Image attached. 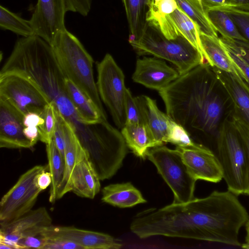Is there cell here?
I'll return each mask as SVG.
<instances>
[{
	"instance_id": "obj_1",
	"label": "cell",
	"mask_w": 249,
	"mask_h": 249,
	"mask_svg": "<svg viewBox=\"0 0 249 249\" xmlns=\"http://www.w3.org/2000/svg\"><path fill=\"white\" fill-rule=\"evenodd\" d=\"M159 93L166 114L196 143L215 147L219 128L234 112L228 93L208 62L182 74ZM211 150V149H210Z\"/></svg>"
},
{
	"instance_id": "obj_2",
	"label": "cell",
	"mask_w": 249,
	"mask_h": 249,
	"mask_svg": "<svg viewBox=\"0 0 249 249\" xmlns=\"http://www.w3.org/2000/svg\"><path fill=\"white\" fill-rule=\"evenodd\" d=\"M51 45L66 77L93 102L103 119L107 120L94 78V61L83 44L66 29Z\"/></svg>"
},
{
	"instance_id": "obj_3",
	"label": "cell",
	"mask_w": 249,
	"mask_h": 249,
	"mask_svg": "<svg viewBox=\"0 0 249 249\" xmlns=\"http://www.w3.org/2000/svg\"><path fill=\"white\" fill-rule=\"evenodd\" d=\"M232 114L224 120L219 128L215 149L228 190L238 196L246 195L249 188V160L242 139L232 122Z\"/></svg>"
},
{
	"instance_id": "obj_4",
	"label": "cell",
	"mask_w": 249,
	"mask_h": 249,
	"mask_svg": "<svg viewBox=\"0 0 249 249\" xmlns=\"http://www.w3.org/2000/svg\"><path fill=\"white\" fill-rule=\"evenodd\" d=\"M129 42L139 55H152L173 64L180 76L206 62L198 51L184 37H165L153 26H148L138 38Z\"/></svg>"
},
{
	"instance_id": "obj_5",
	"label": "cell",
	"mask_w": 249,
	"mask_h": 249,
	"mask_svg": "<svg viewBox=\"0 0 249 249\" xmlns=\"http://www.w3.org/2000/svg\"><path fill=\"white\" fill-rule=\"evenodd\" d=\"M146 157L156 166L158 173L171 189L174 203L188 202L195 198L196 180L189 173L179 152L163 145L149 148Z\"/></svg>"
},
{
	"instance_id": "obj_6",
	"label": "cell",
	"mask_w": 249,
	"mask_h": 249,
	"mask_svg": "<svg viewBox=\"0 0 249 249\" xmlns=\"http://www.w3.org/2000/svg\"><path fill=\"white\" fill-rule=\"evenodd\" d=\"M98 92L108 108L116 126L122 129L126 121L125 110L124 75L109 53L97 65Z\"/></svg>"
},
{
	"instance_id": "obj_7",
	"label": "cell",
	"mask_w": 249,
	"mask_h": 249,
	"mask_svg": "<svg viewBox=\"0 0 249 249\" xmlns=\"http://www.w3.org/2000/svg\"><path fill=\"white\" fill-rule=\"evenodd\" d=\"M48 165H36L20 176L0 201V223L17 219L31 211L42 191L36 183V177Z\"/></svg>"
},
{
	"instance_id": "obj_8",
	"label": "cell",
	"mask_w": 249,
	"mask_h": 249,
	"mask_svg": "<svg viewBox=\"0 0 249 249\" xmlns=\"http://www.w3.org/2000/svg\"><path fill=\"white\" fill-rule=\"evenodd\" d=\"M0 99L23 115L31 112L41 115L50 103L36 85L16 73L0 74Z\"/></svg>"
},
{
	"instance_id": "obj_9",
	"label": "cell",
	"mask_w": 249,
	"mask_h": 249,
	"mask_svg": "<svg viewBox=\"0 0 249 249\" xmlns=\"http://www.w3.org/2000/svg\"><path fill=\"white\" fill-rule=\"evenodd\" d=\"M52 225V219L46 208L32 210L17 219L0 223V241L19 249L18 242L20 239L41 233Z\"/></svg>"
},
{
	"instance_id": "obj_10",
	"label": "cell",
	"mask_w": 249,
	"mask_h": 249,
	"mask_svg": "<svg viewBox=\"0 0 249 249\" xmlns=\"http://www.w3.org/2000/svg\"><path fill=\"white\" fill-rule=\"evenodd\" d=\"M65 0H37L30 22L35 35L50 45L57 35L66 29Z\"/></svg>"
},
{
	"instance_id": "obj_11",
	"label": "cell",
	"mask_w": 249,
	"mask_h": 249,
	"mask_svg": "<svg viewBox=\"0 0 249 249\" xmlns=\"http://www.w3.org/2000/svg\"><path fill=\"white\" fill-rule=\"evenodd\" d=\"M192 176L196 180L217 183L223 178L221 164L215 153L199 145L193 147L177 146Z\"/></svg>"
},
{
	"instance_id": "obj_12",
	"label": "cell",
	"mask_w": 249,
	"mask_h": 249,
	"mask_svg": "<svg viewBox=\"0 0 249 249\" xmlns=\"http://www.w3.org/2000/svg\"><path fill=\"white\" fill-rule=\"evenodd\" d=\"M41 234L47 238L71 241L81 246L83 249H119L123 246L121 241L108 234L72 226L52 225L46 228Z\"/></svg>"
},
{
	"instance_id": "obj_13",
	"label": "cell",
	"mask_w": 249,
	"mask_h": 249,
	"mask_svg": "<svg viewBox=\"0 0 249 249\" xmlns=\"http://www.w3.org/2000/svg\"><path fill=\"white\" fill-rule=\"evenodd\" d=\"M180 76L177 70L157 57L138 59L132 78L134 82L158 91L167 87Z\"/></svg>"
},
{
	"instance_id": "obj_14",
	"label": "cell",
	"mask_w": 249,
	"mask_h": 249,
	"mask_svg": "<svg viewBox=\"0 0 249 249\" xmlns=\"http://www.w3.org/2000/svg\"><path fill=\"white\" fill-rule=\"evenodd\" d=\"M24 115L7 101L0 99V147L31 148L32 142L24 135Z\"/></svg>"
},
{
	"instance_id": "obj_15",
	"label": "cell",
	"mask_w": 249,
	"mask_h": 249,
	"mask_svg": "<svg viewBox=\"0 0 249 249\" xmlns=\"http://www.w3.org/2000/svg\"><path fill=\"white\" fill-rule=\"evenodd\" d=\"M142 123L153 139L160 146L167 142L171 118L160 111L156 101L146 95L136 97Z\"/></svg>"
},
{
	"instance_id": "obj_16",
	"label": "cell",
	"mask_w": 249,
	"mask_h": 249,
	"mask_svg": "<svg viewBox=\"0 0 249 249\" xmlns=\"http://www.w3.org/2000/svg\"><path fill=\"white\" fill-rule=\"evenodd\" d=\"M212 68L232 101L234 113L249 125V92L245 82L240 76Z\"/></svg>"
},
{
	"instance_id": "obj_17",
	"label": "cell",
	"mask_w": 249,
	"mask_h": 249,
	"mask_svg": "<svg viewBox=\"0 0 249 249\" xmlns=\"http://www.w3.org/2000/svg\"><path fill=\"white\" fill-rule=\"evenodd\" d=\"M65 134V173L58 192V199L71 192V177L75 166L87 156L74 131L63 118Z\"/></svg>"
},
{
	"instance_id": "obj_18",
	"label": "cell",
	"mask_w": 249,
	"mask_h": 249,
	"mask_svg": "<svg viewBox=\"0 0 249 249\" xmlns=\"http://www.w3.org/2000/svg\"><path fill=\"white\" fill-rule=\"evenodd\" d=\"M100 181L86 156L73 169L71 177V192L81 197L93 199L100 190Z\"/></svg>"
},
{
	"instance_id": "obj_19",
	"label": "cell",
	"mask_w": 249,
	"mask_h": 249,
	"mask_svg": "<svg viewBox=\"0 0 249 249\" xmlns=\"http://www.w3.org/2000/svg\"><path fill=\"white\" fill-rule=\"evenodd\" d=\"M178 7L176 0H151L148 4L146 21L165 37L173 39L179 36L169 15Z\"/></svg>"
},
{
	"instance_id": "obj_20",
	"label": "cell",
	"mask_w": 249,
	"mask_h": 249,
	"mask_svg": "<svg viewBox=\"0 0 249 249\" xmlns=\"http://www.w3.org/2000/svg\"><path fill=\"white\" fill-rule=\"evenodd\" d=\"M200 39L205 59L211 67L240 76L218 36H210L200 33Z\"/></svg>"
},
{
	"instance_id": "obj_21",
	"label": "cell",
	"mask_w": 249,
	"mask_h": 249,
	"mask_svg": "<svg viewBox=\"0 0 249 249\" xmlns=\"http://www.w3.org/2000/svg\"><path fill=\"white\" fill-rule=\"evenodd\" d=\"M102 201L119 208H129L145 203L141 192L130 182L110 184L102 190Z\"/></svg>"
},
{
	"instance_id": "obj_22",
	"label": "cell",
	"mask_w": 249,
	"mask_h": 249,
	"mask_svg": "<svg viewBox=\"0 0 249 249\" xmlns=\"http://www.w3.org/2000/svg\"><path fill=\"white\" fill-rule=\"evenodd\" d=\"M67 93L75 108L82 123L96 124L103 120L101 113L93 102L70 79L66 78Z\"/></svg>"
},
{
	"instance_id": "obj_23",
	"label": "cell",
	"mask_w": 249,
	"mask_h": 249,
	"mask_svg": "<svg viewBox=\"0 0 249 249\" xmlns=\"http://www.w3.org/2000/svg\"><path fill=\"white\" fill-rule=\"evenodd\" d=\"M121 129L127 147L140 158L144 159L149 148L160 146L143 124H126Z\"/></svg>"
},
{
	"instance_id": "obj_24",
	"label": "cell",
	"mask_w": 249,
	"mask_h": 249,
	"mask_svg": "<svg viewBox=\"0 0 249 249\" xmlns=\"http://www.w3.org/2000/svg\"><path fill=\"white\" fill-rule=\"evenodd\" d=\"M128 23L129 39L139 38L145 31L148 23L146 14L148 4L151 0H122Z\"/></svg>"
},
{
	"instance_id": "obj_25",
	"label": "cell",
	"mask_w": 249,
	"mask_h": 249,
	"mask_svg": "<svg viewBox=\"0 0 249 249\" xmlns=\"http://www.w3.org/2000/svg\"><path fill=\"white\" fill-rule=\"evenodd\" d=\"M46 145L48 161V169L52 177L49 200L50 203H53L58 200V189L64 176L65 162L53 138Z\"/></svg>"
},
{
	"instance_id": "obj_26",
	"label": "cell",
	"mask_w": 249,
	"mask_h": 249,
	"mask_svg": "<svg viewBox=\"0 0 249 249\" xmlns=\"http://www.w3.org/2000/svg\"><path fill=\"white\" fill-rule=\"evenodd\" d=\"M178 7L198 26L200 33L218 36L200 0H176Z\"/></svg>"
},
{
	"instance_id": "obj_27",
	"label": "cell",
	"mask_w": 249,
	"mask_h": 249,
	"mask_svg": "<svg viewBox=\"0 0 249 249\" xmlns=\"http://www.w3.org/2000/svg\"><path fill=\"white\" fill-rule=\"evenodd\" d=\"M169 16L178 33L194 46L205 60L200 42V31L197 25L179 7Z\"/></svg>"
},
{
	"instance_id": "obj_28",
	"label": "cell",
	"mask_w": 249,
	"mask_h": 249,
	"mask_svg": "<svg viewBox=\"0 0 249 249\" xmlns=\"http://www.w3.org/2000/svg\"><path fill=\"white\" fill-rule=\"evenodd\" d=\"M206 12L212 25L222 37L246 40L234 21L225 11L219 9H213L206 11Z\"/></svg>"
},
{
	"instance_id": "obj_29",
	"label": "cell",
	"mask_w": 249,
	"mask_h": 249,
	"mask_svg": "<svg viewBox=\"0 0 249 249\" xmlns=\"http://www.w3.org/2000/svg\"><path fill=\"white\" fill-rule=\"evenodd\" d=\"M0 28L2 30H9L22 37L36 35L29 20L22 18L2 5L0 6Z\"/></svg>"
},
{
	"instance_id": "obj_30",
	"label": "cell",
	"mask_w": 249,
	"mask_h": 249,
	"mask_svg": "<svg viewBox=\"0 0 249 249\" xmlns=\"http://www.w3.org/2000/svg\"><path fill=\"white\" fill-rule=\"evenodd\" d=\"M167 142H170L177 146L181 147H193L200 145L193 141L189 133L182 126L171 119Z\"/></svg>"
},
{
	"instance_id": "obj_31",
	"label": "cell",
	"mask_w": 249,
	"mask_h": 249,
	"mask_svg": "<svg viewBox=\"0 0 249 249\" xmlns=\"http://www.w3.org/2000/svg\"><path fill=\"white\" fill-rule=\"evenodd\" d=\"M44 119L43 124L38 127L39 141L46 144L53 138L56 122V111L54 105L49 104L40 115Z\"/></svg>"
},
{
	"instance_id": "obj_32",
	"label": "cell",
	"mask_w": 249,
	"mask_h": 249,
	"mask_svg": "<svg viewBox=\"0 0 249 249\" xmlns=\"http://www.w3.org/2000/svg\"><path fill=\"white\" fill-rule=\"evenodd\" d=\"M230 16L244 39L249 42V11H245L226 6L219 8Z\"/></svg>"
},
{
	"instance_id": "obj_33",
	"label": "cell",
	"mask_w": 249,
	"mask_h": 249,
	"mask_svg": "<svg viewBox=\"0 0 249 249\" xmlns=\"http://www.w3.org/2000/svg\"><path fill=\"white\" fill-rule=\"evenodd\" d=\"M125 110L126 124H143L141 111L136 97H133L130 91L127 88L125 93Z\"/></svg>"
},
{
	"instance_id": "obj_34",
	"label": "cell",
	"mask_w": 249,
	"mask_h": 249,
	"mask_svg": "<svg viewBox=\"0 0 249 249\" xmlns=\"http://www.w3.org/2000/svg\"><path fill=\"white\" fill-rule=\"evenodd\" d=\"M220 39L224 46L240 56L249 65V42L221 37Z\"/></svg>"
},
{
	"instance_id": "obj_35",
	"label": "cell",
	"mask_w": 249,
	"mask_h": 249,
	"mask_svg": "<svg viewBox=\"0 0 249 249\" xmlns=\"http://www.w3.org/2000/svg\"><path fill=\"white\" fill-rule=\"evenodd\" d=\"M55 109L56 122L53 136V139L57 149L64 160L65 153V134L63 128V118Z\"/></svg>"
},
{
	"instance_id": "obj_36",
	"label": "cell",
	"mask_w": 249,
	"mask_h": 249,
	"mask_svg": "<svg viewBox=\"0 0 249 249\" xmlns=\"http://www.w3.org/2000/svg\"><path fill=\"white\" fill-rule=\"evenodd\" d=\"M47 242V238L41 233L20 239L18 242V245L19 249L30 248L43 249Z\"/></svg>"
},
{
	"instance_id": "obj_37",
	"label": "cell",
	"mask_w": 249,
	"mask_h": 249,
	"mask_svg": "<svg viewBox=\"0 0 249 249\" xmlns=\"http://www.w3.org/2000/svg\"><path fill=\"white\" fill-rule=\"evenodd\" d=\"M232 121L242 139L249 160V125L234 112L232 115ZM246 195L249 196V188Z\"/></svg>"
},
{
	"instance_id": "obj_38",
	"label": "cell",
	"mask_w": 249,
	"mask_h": 249,
	"mask_svg": "<svg viewBox=\"0 0 249 249\" xmlns=\"http://www.w3.org/2000/svg\"><path fill=\"white\" fill-rule=\"evenodd\" d=\"M66 11L87 16L91 8V0H65Z\"/></svg>"
},
{
	"instance_id": "obj_39",
	"label": "cell",
	"mask_w": 249,
	"mask_h": 249,
	"mask_svg": "<svg viewBox=\"0 0 249 249\" xmlns=\"http://www.w3.org/2000/svg\"><path fill=\"white\" fill-rule=\"evenodd\" d=\"M47 242L43 249H83L82 247L71 241L59 238H47Z\"/></svg>"
},
{
	"instance_id": "obj_40",
	"label": "cell",
	"mask_w": 249,
	"mask_h": 249,
	"mask_svg": "<svg viewBox=\"0 0 249 249\" xmlns=\"http://www.w3.org/2000/svg\"><path fill=\"white\" fill-rule=\"evenodd\" d=\"M44 123V118L36 112H28L24 115L23 123L24 127L36 126L39 127Z\"/></svg>"
},
{
	"instance_id": "obj_41",
	"label": "cell",
	"mask_w": 249,
	"mask_h": 249,
	"mask_svg": "<svg viewBox=\"0 0 249 249\" xmlns=\"http://www.w3.org/2000/svg\"><path fill=\"white\" fill-rule=\"evenodd\" d=\"M47 169L39 173L36 177V183L42 191L50 186L52 183V177L50 172Z\"/></svg>"
},
{
	"instance_id": "obj_42",
	"label": "cell",
	"mask_w": 249,
	"mask_h": 249,
	"mask_svg": "<svg viewBox=\"0 0 249 249\" xmlns=\"http://www.w3.org/2000/svg\"><path fill=\"white\" fill-rule=\"evenodd\" d=\"M205 11L229 6L230 0H200Z\"/></svg>"
},
{
	"instance_id": "obj_43",
	"label": "cell",
	"mask_w": 249,
	"mask_h": 249,
	"mask_svg": "<svg viewBox=\"0 0 249 249\" xmlns=\"http://www.w3.org/2000/svg\"><path fill=\"white\" fill-rule=\"evenodd\" d=\"M23 133L25 137L32 142L34 145L39 140L38 129L36 126L24 127Z\"/></svg>"
},
{
	"instance_id": "obj_44",
	"label": "cell",
	"mask_w": 249,
	"mask_h": 249,
	"mask_svg": "<svg viewBox=\"0 0 249 249\" xmlns=\"http://www.w3.org/2000/svg\"><path fill=\"white\" fill-rule=\"evenodd\" d=\"M229 6L242 11H249V0H230Z\"/></svg>"
},
{
	"instance_id": "obj_45",
	"label": "cell",
	"mask_w": 249,
	"mask_h": 249,
	"mask_svg": "<svg viewBox=\"0 0 249 249\" xmlns=\"http://www.w3.org/2000/svg\"><path fill=\"white\" fill-rule=\"evenodd\" d=\"M245 228L246 231V235L245 237V244L249 245V219L245 224Z\"/></svg>"
},
{
	"instance_id": "obj_46",
	"label": "cell",
	"mask_w": 249,
	"mask_h": 249,
	"mask_svg": "<svg viewBox=\"0 0 249 249\" xmlns=\"http://www.w3.org/2000/svg\"><path fill=\"white\" fill-rule=\"evenodd\" d=\"M0 249H14V248L10 245L0 241Z\"/></svg>"
},
{
	"instance_id": "obj_47",
	"label": "cell",
	"mask_w": 249,
	"mask_h": 249,
	"mask_svg": "<svg viewBox=\"0 0 249 249\" xmlns=\"http://www.w3.org/2000/svg\"><path fill=\"white\" fill-rule=\"evenodd\" d=\"M241 247L243 249H249V245L243 244L241 245Z\"/></svg>"
}]
</instances>
